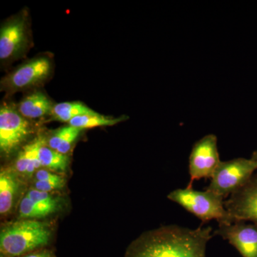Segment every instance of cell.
Wrapping results in <instances>:
<instances>
[{
  "label": "cell",
  "mask_w": 257,
  "mask_h": 257,
  "mask_svg": "<svg viewBox=\"0 0 257 257\" xmlns=\"http://www.w3.org/2000/svg\"><path fill=\"white\" fill-rule=\"evenodd\" d=\"M212 228L177 225L147 231L130 243L123 257H206Z\"/></svg>",
  "instance_id": "6da1fadb"
},
{
  "label": "cell",
  "mask_w": 257,
  "mask_h": 257,
  "mask_svg": "<svg viewBox=\"0 0 257 257\" xmlns=\"http://www.w3.org/2000/svg\"><path fill=\"white\" fill-rule=\"evenodd\" d=\"M51 234L50 226L46 223L30 219L17 221L2 229V254L7 257L23 256L48 244Z\"/></svg>",
  "instance_id": "7a4b0ae2"
},
{
  "label": "cell",
  "mask_w": 257,
  "mask_h": 257,
  "mask_svg": "<svg viewBox=\"0 0 257 257\" xmlns=\"http://www.w3.org/2000/svg\"><path fill=\"white\" fill-rule=\"evenodd\" d=\"M167 198L197 216L202 223L209 222L213 219L217 221L219 224L231 223L224 207V198L216 193L207 189L201 192L187 187L172 191Z\"/></svg>",
  "instance_id": "3957f363"
},
{
  "label": "cell",
  "mask_w": 257,
  "mask_h": 257,
  "mask_svg": "<svg viewBox=\"0 0 257 257\" xmlns=\"http://www.w3.org/2000/svg\"><path fill=\"white\" fill-rule=\"evenodd\" d=\"M256 170L257 162L251 159L240 157L221 162L206 189L225 199L247 183Z\"/></svg>",
  "instance_id": "277c9868"
},
{
  "label": "cell",
  "mask_w": 257,
  "mask_h": 257,
  "mask_svg": "<svg viewBox=\"0 0 257 257\" xmlns=\"http://www.w3.org/2000/svg\"><path fill=\"white\" fill-rule=\"evenodd\" d=\"M217 147V138L207 135L193 145L189 160L190 181L187 187H192L195 180L211 179L220 164Z\"/></svg>",
  "instance_id": "5b68a950"
},
{
  "label": "cell",
  "mask_w": 257,
  "mask_h": 257,
  "mask_svg": "<svg viewBox=\"0 0 257 257\" xmlns=\"http://www.w3.org/2000/svg\"><path fill=\"white\" fill-rule=\"evenodd\" d=\"M52 65L47 57H38L22 64L2 79V90L13 93L37 85L50 75Z\"/></svg>",
  "instance_id": "8992f818"
},
{
  "label": "cell",
  "mask_w": 257,
  "mask_h": 257,
  "mask_svg": "<svg viewBox=\"0 0 257 257\" xmlns=\"http://www.w3.org/2000/svg\"><path fill=\"white\" fill-rule=\"evenodd\" d=\"M30 133V124L19 111L9 105L0 109V150L9 156L16 151Z\"/></svg>",
  "instance_id": "52a82bcc"
},
{
  "label": "cell",
  "mask_w": 257,
  "mask_h": 257,
  "mask_svg": "<svg viewBox=\"0 0 257 257\" xmlns=\"http://www.w3.org/2000/svg\"><path fill=\"white\" fill-rule=\"evenodd\" d=\"M224 207L231 223L251 221L257 226V173L224 201Z\"/></svg>",
  "instance_id": "ba28073f"
},
{
  "label": "cell",
  "mask_w": 257,
  "mask_h": 257,
  "mask_svg": "<svg viewBox=\"0 0 257 257\" xmlns=\"http://www.w3.org/2000/svg\"><path fill=\"white\" fill-rule=\"evenodd\" d=\"M219 235L236 248L242 257H257V226L245 221L219 224L214 235Z\"/></svg>",
  "instance_id": "9c48e42d"
},
{
  "label": "cell",
  "mask_w": 257,
  "mask_h": 257,
  "mask_svg": "<svg viewBox=\"0 0 257 257\" xmlns=\"http://www.w3.org/2000/svg\"><path fill=\"white\" fill-rule=\"evenodd\" d=\"M26 19L17 16L6 22L0 30V60H11L20 55L28 40Z\"/></svg>",
  "instance_id": "30bf717a"
},
{
  "label": "cell",
  "mask_w": 257,
  "mask_h": 257,
  "mask_svg": "<svg viewBox=\"0 0 257 257\" xmlns=\"http://www.w3.org/2000/svg\"><path fill=\"white\" fill-rule=\"evenodd\" d=\"M52 107V102L44 93L35 92L24 98L18 110L23 117L37 119L51 113Z\"/></svg>",
  "instance_id": "8fae6325"
},
{
  "label": "cell",
  "mask_w": 257,
  "mask_h": 257,
  "mask_svg": "<svg viewBox=\"0 0 257 257\" xmlns=\"http://www.w3.org/2000/svg\"><path fill=\"white\" fill-rule=\"evenodd\" d=\"M19 180L15 172L2 170L0 173V214H8L13 208L18 192Z\"/></svg>",
  "instance_id": "7c38bea8"
},
{
  "label": "cell",
  "mask_w": 257,
  "mask_h": 257,
  "mask_svg": "<svg viewBox=\"0 0 257 257\" xmlns=\"http://www.w3.org/2000/svg\"><path fill=\"white\" fill-rule=\"evenodd\" d=\"M82 130L67 125L56 130L48 140V147L52 150L67 155Z\"/></svg>",
  "instance_id": "4fadbf2b"
},
{
  "label": "cell",
  "mask_w": 257,
  "mask_h": 257,
  "mask_svg": "<svg viewBox=\"0 0 257 257\" xmlns=\"http://www.w3.org/2000/svg\"><path fill=\"white\" fill-rule=\"evenodd\" d=\"M98 114L90 108L80 102H62L55 104L52 107L51 114L52 119L57 121L67 122L74 117L82 115H94Z\"/></svg>",
  "instance_id": "5bb4252c"
},
{
  "label": "cell",
  "mask_w": 257,
  "mask_h": 257,
  "mask_svg": "<svg viewBox=\"0 0 257 257\" xmlns=\"http://www.w3.org/2000/svg\"><path fill=\"white\" fill-rule=\"evenodd\" d=\"M39 160L42 167L56 172H63L69 165V157L52 150L44 143L39 150Z\"/></svg>",
  "instance_id": "9a60e30c"
},
{
  "label": "cell",
  "mask_w": 257,
  "mask_h": 257,
  "mask_svg": "<svg viewBox=\"0 0 257 257\" xmlns=\"http://www.w3.org/2000/svg\"><path fill=\"white\" fill-rule=\"evenodd\" d=\"M128 116H121L117 118L101 116L99 114L82 115L77 116L69 121V125L80 130L97 127V126H113L128 119Z\"/></svg>",
  "instance_id": "2e32d148"
},
{
  "label": "cell",
  "mask_w": 257,
  "mask_h": 257,
  "mask_svg": "<svg viewBox=\"0 0 257 257\" xmlns=\"http://www.w3.org/2000/svg\"><path fill=\"white\" fill-rule=\"evenodd\" d=\"M55 211V209L52 208L32 200L28 195L23 198L19 208L20 217L24 219L43 218Z\"/></svg>",
  "instance_id": "e0dca14e"
},
{
  "label": "cell",
  "mask_w": 257,
  "mask_h": 257,
  "mask_svg": "<svg viewBox=\"0 0 257 257\" xmlns=\"http://www.w3.org/2000/svg\"><path fill=\"white\" fill-rule=\"evenodd\" d=\"M27 195L32 200L44 204V205H46L47 207L52 208V209H55L56 211L60 207V201H59L58 198L54 197L50 193L42 192V191H39L37 189H32L29 191Z\"/></svg>",
  "instance_id": "ac0fdd59"
},
{
  "label": "cell",
  "mask_w": 257,
  "mask_h": 257,
  "mask_svg": "<svg viewBox=\"0 0 257 257\" xmlns=\"http://www.w3.org/2000/svg\"><path fill=\"white\" fill-rule=\"evenodd\" d=\"M65 184V180L62 177L58 179H52L48 181H37L35 184V189L42 192H51L63 188Z\"/></svg>",
  "instance_id": "d6986e66"
},
{
  "label": "cell",
  "mask_w": 257,
  "mask_h": 257,
  "mask_svg": "<svg viewBox=\"0 0 257 257\" xmlns=\"http://www.w3.org/2000/svg\"><path fill=\"white\" fill-rule=\"evenodd\" d=\"M28 166V155H27V152L23 147V150L19 153L18 158H17L16 162H15V168H16V171L19 174L26 176Z\"/></svg>",
  "instance_id": "ffe728a7"
},
{
  "label": "cell",
  "mask_w": 257,
  "mask_h": 257,
  "mask_svg": "<svg viewBox=\"0 0 257 257\" xmlns=\"http://www.w3.org/2000/svg\"><path fill=\"white\" fill-rule=\"evenodd\" d=\"M60 176L46 170H39L35 172V179L37 181H48L58 179Z\"/></svg>",
  "instance_id": "44dd1931"
},
{
  "label": "cell",
  "mask_w": 257,
  "mask_h": 257,
  "mask_svg": "<svg viewBox=\"0 0 257 257\" xmlns=\"http://www.w3.org/2000/svg\"><path fill=\"white\" fill-rule=\"evenodd\" d=\"M23 257H54V256L49 251H43L28 253Z\"/></svg>",
  "instance_id": "7402d4cb"
},
{
  "label": "cell",
  "mask_w": 257,
  "mask_h": 257,
  "mask_svg": "<svg viewBox=\"0 0 257 257\" xmlns=\"http://www.w3.org/2000/svg\"><path fill=\"white\" fill-rule=\"evenodd\" d=\"M251 159L257 162V150L253 152L252 156H251Z\"/></svg>",
  "instance_id": "603a6c76"
},
{
  "label": "cell",
  "mask_w": 257,
  "mask_h": 257,
  "mask_svg": "<svg viewBox=\"0 0 257 257\" xmlns=\"http://www.w3.org/2000/svg\"><path fill=\"white\" fill-rule=\"evenodd\" d=\"M0 257H7V256H5V255L1 254V256H0Z\"/></svg>",
  "instance_id": "cb8c5ba5"
}]
</instances>
